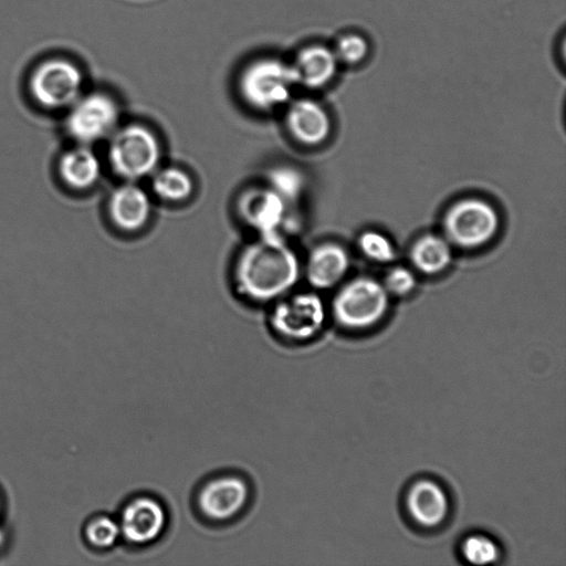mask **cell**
Instances as JSON below:
<instances>
[{
  "label": "cell",
  "mask_w": 566,
  "mask_h": 566,
  "mask_svg": "<svg viewBox=\"0 0 566 566\" xmlns=\"http://www.w3.org/2000/svg\"><path fill=\"white\" fill-rule=\"evenodd\" d=\"M300 275L298 256L282 234L260 235L245 245L233 272L238 291L255 302L277 301L296 285Z\"/></svg>",
  "instance_id": "6da1fadb"
},
{
  "label": "cell",
  "mask_w": 566,
  "mask_h": 566,
  "mask_svg": "<svg viewBox=\"0 0 566 566\" xmlns=\"http://www.w3.org/2000/svg\"><path fill=\"white\" fill-rule=\"evenodd\" d=\"M297 87L291 62L276 56H262L250 62L239 77V92L244 102L261 112L287 105Z\"/></svg>",
  "instance_id": "7a4b0ae2"
},
{
  "label": "cell",
  "mask_w": 566,
  "mask_h": 566,
  "mask_svg": "<svg viewBox=\"0 0 566 566\" xmlns=\"http://www.w3.org/2000/svg\"><path fill=\"white\" fill-rule=\"evenodd\" d=\"M107 140V163L125 181L151 176L158 168L160 143L147 126L138 123L118 126Z\"/></svg>",
  "instance_id": "3957f363"
},
{
  "label": "cell",
  "mask_w": 566,
  "mask_h": 566,
  "mask_svg": "<svg viewBox=\"0 0 566 566\" xmlns=\"http://www.w3.org/2000/svg\"><path fill=\"white\" fill-rule=\"evenodd\" d=\"M65 112L64 132L76 144L108 139L119 123V106L104 92L82 94Z\"/></svg>",
  "instance_id": "277c9868"
},
{
  "label": "cell",
  "mask_w": 566,
  "mask_h": 566,
  "mask_svg": "<svg viewBox=\"0 0 566 566\" xmlns=\"http://www.w3.org/2000/svg\"><path fill=\"white\" fill-rule=\"evenodd\" d=\"M388 308V292L378 281L361 276L344 285L335 295L332 312L345 328L363 329L379 322Z\"/></svg>",
  "instance_id": "5b68a950"
},
{
  "label": "cell",
  "mask_w": 566,
  "mask_h": 566,
  "mask_svg": "<svg viewBox=\"0 0 566 566\" xmlns=\"http://www.w3.org/2000/svg\"><path fill=\"white\" fill-rule=\"evenodd\" d=\"M325 319V304L314 292L286 294L277 300L270 314L273 332L290 342L313 338L323 328Z\"/></svg>",
  "instance_id": "8992f818"
},
{
  "label": "cell",
  "mask_w": 566,
  "mask_h": 566,
  "mask_svg": "<svg viewBox=\"0 0 566 566\" xmlns=\"http://www.w3.org/2000/svg\"><path fill=\"white\" fill-rule=\"evenodd\" d=\"M83 76L73 63L53 59L33 73L30 90L34 101L46 109L66 111L83 93Z\"/></svg>",
  "instance_id": "52a82bcc"
},
{
  "label": "cell",
  "mask_w": 566,
  "mask_h": 566,
  "mask_svg": "<svg viewBox=\"0 0 566 566\" xmlns=\"http://www.w3.org/2000/svg\"><path fill=\"white\" fill-rule=\"evenodd\" d=\"M499 223L495 209L476 198L458 201L444 217L448 238L462 248H475L486 243L496 233Z\"/></svg>",
  "instance_id": "ba28073f"
},
{
  "label": "cell",
  "mask_w": 566,
  "mask_h": 566,
  "mask_svg": "<svg viewBox=\"0 0 566 566\" xmlns=\"http://www.w3.org/2000/svg\"><path fill=\"white\" fill-rule=\"evenodd\" d=\"M250 486L245 479L226 473L207 480L197 492L196 505L202 516L216 523L237 517L247 506Z\"/></svg>",
  "instance_id": "9c48e42d"
},
{
  "label": "cell",
  "mask_w": 566,
  "mask_h": 566,
  "mask_svg": "<svg viewBox=\"0 0 566 566\" xmlns=\"http://www.w3.org/2000/svg\"><path fill=\"white\" fill-rule=\"evenodd\" d=\"M117 521L123 539L135 546H145L163 535L168 516L160 501L143 494L123 505Z\"/></svg>",
  "instance_id": "30bf717a"
},
{
  "label": "cell",
  "mask_w": 566,
  "mask_h": 566,
  "mask_svg": "<svg viewBox=\"0 0 566 566\" xmlns=\"http://www.w3.org/2000/svg\"><path fill=\"white\" fill-rule=\"evenodd\" d=\"M289 206L269 185L245 189L237 201L240 218L260 235L282 234Z\"/></svg>",
  "instance_id": "8fae6325"
},
{
  "label": "cell",
  "mask_w": 566,
  "mask_h": 566,
  "mask_svg": "<svg viewBox=\"0 0 566 566\" xmlns=\"http://www.w3.org/2000/svg\"><path fill=\"white\" fill-rule=\"evenodd\" d=\"M107 214L122 231L142 230L150 219L151 201L148 193L135 181H126L108 196Z\"/></svg>",
  "instance_id": "7c38bea8"
},
{
  "label": "cell",
  "mask_w": 566,
  "mask_h": 566,
  "mask_svg": "<svg viewBox=\"0 0 566 566\" xmlns=\"http://www.w3.org/2000/svg\"><path fill=\"white\" fill-rule=\"evenodd\" d=\"M102 172V160L91 145L73 143L61 153L56 161V174L61 184L76 192L96 186Z\"/></svg>",
  "instance_id": "4fadbf2b"
},
{
  "label": "cell",
  "mask_w": 566,
  "mask_h": 566,
  "mask_svg": "<svg viewBox=\"0 0 566 566\" xmlns=\"http://www.w3.org/2000/svg\"><path fill=\"white\" fill-rule=\"evenodd\" d=\"M406 507L413 522L422 527L433 528L447 520L450 501L438 482L431 479H419L407 491Z\"/></svg>",
  "instance_id": "5bb4252c"
},
{
  "label": "cell",
  "mask_w": 566,
  "mask_h": 566,
  "mask_svg": "<svg viewBox=\"0 0 566 566\" xmlns=\"http://www.w3.org/2000/svg\"><path fill=\"white\" fill-rule=\"evenodd\" d=\"M285 125L297 142L307 146L321 144L331 132L326 109L318 102L306 97L287 104Z\"/></svg>",
  "instance_id": "9a60e30c"
},
{
  "label": "cell",
  "mask_w": 566,
  "mask_h": 566,
  "mask_svg": "<svg viewBox=\"0 0 566 566\" xmlns=\"http://www.w3.org/2000/svg\"><path fill=\"white\" fill-rule=\"evenodd\" d=\"M291 63L297 86L308 90H318L329 84L339 64L334 50L323 44L302 48Z\"/></svg>",
  "instance_id": "2e32d148"
},
{
  "label": "cell",
  "mask_w": 566,
  "mask_h": 566,
  "mask_svg": "<svg viewBox=\"0 0 566 566\" xmlns=\"http://www.w3.org/2000/svg\"><path fill=\"white\" fill-rule=\"evenodd\" d=\"M348 266L349 258L344 248L336 243H323L311 251L305 276L314 289L326 290L343 279Z\"/></svg>",
  "instance_id": "e0dca14e"
},
{
  "label": "cell",
  "mask_w": 566,
  "mask_h": 566,
  "mask_svg": "<svg viewBox=\"0 0 566 566\" xmlns=\"http://www.w3.org/2000/svg\"><path fill=\"white\" fill-rule=\"evenodd\" d=\"M452 259L449 242L436 234H426L413 244L411 260L423 273L436 274L443 271Z\"/></svg>",
  "instance_id": "ac0fdd59"
},
{
  "label": "cell",
  "mask_w": 566,
  "mask_h": 566,
  "mask_svg": "<svg viewBox=\"0 0 566 566\" xmlns=\"http://www.w3.org/2000/svg\"><path fill=\"white\" fill-rule=\"evenodd\" d=\"M193 188L190 175L179 167L157 168L151 174V190L161 200L185 201L192 195Z\"/></svg>",
  "instance_id": "d6986e66"
},
{
  "label": "cell",
  "mask_w": 566,
  "mask_h": 566,
  "mask_svg": "<svg viewBox=\"0 0 566 566\" xmlns=\"http://www.w3.org/2000/svg\"><path fill=\"white\" fill-rule=\"evenodd\" d=\"M81 537L87 548L107 551L122 538L118 521L106 514H94L83 523Z\"/></svg>",
  "instance_id": "ffe728a7"
},
{
  "label": "cell",
  "mask_w": 566,
  "mask_h": 566,
  "mask_svg": "<svg viewBox=\"0 0 566 566\" xmlns=\"http://www.w3.org/2000/svg\"><path fill=\"white\" fill-rule=\"evenodd\" d=\"M268 185L290 205L302 195L304 178L297 169L280 166L269 171Z\"/></svg>",
  "instance_id": "44dd1931"
},
{
  "label": "cell",
  "mask_w": 566,
  "mask_h": 566,
  "mask_svg": "<svg viewBox=\"0 0 566 566\" xmlns=\"http://www.w3.org/2000/svg\"><path fill=\"white\" fill-rule=\"evenodd\" d=\"M463 558L474 565L496 563L501 556L499 545L484 534H470L461 543Z\"/></svg>",
  "instance_id": "7402d4cb"
},
{
  "label": "cell",
  "mask_w": 566,
  "mask_h": 566,
  "mask_svg": "<svg viewBox=\"0 0 566 566\" xmlns=\"http://www.w3.org/2000/svg\"><path fill=\"white\" fill-rule=\"evenodd\" d=\"M333 50L339 63L354 66L367 59L370 45L364 35L349 32L338 38Z\"/></svg>",
  "instance_id": "603a6c76"
},
{
  "label": "cell",
  "mask_w": 566,
  "mask_h": 566,
  "mask_svg": "<svg viewBox=\"0 0 566 566\" xmlns=\"http://www.w3.org/2000/svg\"><path fill=\"white\" fill-rule=\"evenodd\" d=\"M361 252L369 259L387 263L395 259V248L391 241L377 231H365L358 240Z\"/></svg>",
  "instance_id": "cb8c5ba5"
},
{
  "label": "cell",
  "mask_w": 566,
  "mask_h": 566,
  "mask_svg": "<svg viewBox=\"0 0 566 566\" xmlns=\"http://www.w3.org/2000/svg\"><path fill=\"white\" fill-rule=\"evenodd\" d=\"M384 286L388 293L406 295L415 289L416 279L409 270L399 266L387 274Z\"/></svg>",
  "instance_id": "d4e9b609"
},
{
  "label": "cell",
  "mask_w": 566,
  "mask_h": 566,
  "mask_svg": "<svg viewBox=\"0 0 566 566\" xmlns=\"http://www.w3.org/2000/svg\"><path fill=\"white\" fill-rule=\"evenodd\" d=\"M7 512V496L3 488L0 485V528L3 527Z\"/></svg>",
  "instance_id": "484cf974"
},
{
  "label": "cell",
  "mask_w": 566,
  "mask_h": 566,
  "mask_svg": "<svg viewBox=\"0 0 566 566\" xmlns=\"http://www.w3.org/2000/svg\"><path fill=\"white\" fill-rule=\"evenodd\" d=\"M3 532H4L3 527H2V528H0V548H2V545H3V543H4V535H3Z\"/></svg>",
  "instance_id": "4316f807"
}]
</instances>
